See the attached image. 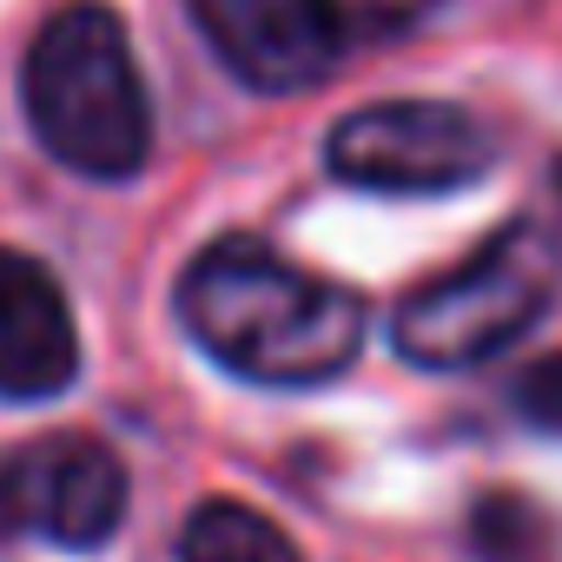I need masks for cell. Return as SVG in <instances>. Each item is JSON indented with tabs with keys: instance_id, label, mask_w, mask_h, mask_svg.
Listing matches in <instances>:
<instances>
[{
	"instance_id": "6da1fadb",
	"label": "cell",
	"mask_w": 562,
	"mask_h": 562,
	"mask_svg": "<svg viewBox=\"0 0 562 562\" xmlns=\"http://www.w3.org/2000/svg\"><path fill=\"white\" fill-rule=\"evenodd\" d=\"M179 325L245 384H325L364 345V299L258 238H218L179 271Z\"/></svg>"
},
{
	"instance_id": "7a4b0ae2",
	"label": "cell",
	"mask_w": 562,
	"mask_h": 562,
	"mask_svg": "<svg viewBox=\"0 0 562 562\" xmlns=\"http://www.w3.org/2000/svg\"><path fill=\"white\" fill-rule=\"evenodd\" d=\"M21 106L34 139L80 179H133L153 153V106L126 21L100 0H74L34 34Z\"/></svg>"
},
{
	"instance_id": "3957f363",
	"label": "cell",
	"mask_w": 562,
	"mask_h": 562,
	"mask_svg": "<svg viewBox=\"0 0 562 562\" xmlns=\"http://www.w3.org/2000/svg\"><path fill=\"white\" fill-rule=\"evenodd\" d=\"M555 292H562L555 232L516 218V225L490 232L463 265L417 285L397 305L391 338L424 371H470V364H490L496 351H509L555 305Z\"/></svg>"
},
{
	"instance_id": "277c9868",
	"label": "cell",
	"mask_w": 562,
	"mask_h": 562,
	"mask_svg": "<svg viewBox=\"0 0 562 562\" xmlns=\"http://www.w3.org/2000/svg\"><path fill=\"white\" fill-rule=\"evenodd\" d=\"M325 166L345 186L391 192V199H437L496 166V139L476 113L450 100H378L331 126Z\"/></svg>"
},
{
	"instance_id": "5b68a950",
	"label": "cell",
	"mask_w": 562,
	"mask_h": 562,
	"mask_svg": "<svg viewBox=\"0 0 562 562\" xmlns=\"http://www.w3.org/2000/svg\"><path fill=\"white\" fill-rule=\"evenodd\" d=\"M126 516V463L87 437L54 430L0 457V536L100 549Z\"/></svg>"
},
{
	"instance_id": "8992f818",
	"label": "cell",
	"mask_w": 562,
	"mask_h": 562,
	"mask_svg": "<svg viewBox=\"0 0 562 562\" xmlns=\"http://www.w3.org/2000/svg\"><path fill=\"white\" fill-rule=\"evenodd\" d=\"M199 34L251 93H305L345 60L338 0H192Z\"/></svg>"
},
{
	"instance_id": "52a82bcc",
	"label": "cell",
	"mask_w": 562,
	"mask_h": 562,
	"mask_svg": "<svg viewBox=\"0 0 562 562\" xmlns=\"http://www.w3.org/2000/svg\"><path fill=\"white\" fill-rule=\"evenodd\" d=\"M74 371H80V331L60 278L41 258L0 245V397L41 404L67 391Z\"/></svg>"
},
{
	"instance_id": "ba28073f",
	"label": "cell",
	"mask_w": 562,
	"mask_h": 562,
	"mask_svg": "<svg viewBox=\"0 0 562 562\" xmlns=\"http://www.w3.org/2000/svg\"><path fill=\"white\" fill-rule=\"evenodd\" d=\"M179 562H305L299 542L245 503H199L179 529Z\"/></svg>"
},
{
	"instance_id": "9c48e42d",
	"label": "cell",
	"mask_w": 562,
	"mask_h": 562,
	"mask_svg": "<svg viewBox=\"0 0 562 562\" xmlns=\"http://www.w3.org/2000/svg\"><path fill=\"white\" fill-rule=\"evenodd\" d=\"M470 542H476L483 562H549L555 529H549V516H542L529 496L490 490V496L470 509Z\"/></svg>"
},
{
	"instance_id": "30bf717a",
	"label": "cell",
	"mask_w": 562,
	"mask_h": 562,
	"mask_svg": "<svg viewBox=\"0 0 562 562\" xmlns=\"http://www.w3.org/2000/svg\"><path fill=\"white\" fill-rule=\"evenodd\" d=\"M516 411H522L536 430H555V437H562V351L522 371V384H516Z\"/></svg>"
}]
</instances>
